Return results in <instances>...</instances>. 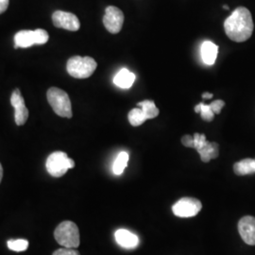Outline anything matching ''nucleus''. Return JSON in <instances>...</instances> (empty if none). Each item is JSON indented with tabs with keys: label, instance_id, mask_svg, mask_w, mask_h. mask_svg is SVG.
<instances>
[{
	"label": "nucleus",
	"instance_id": "1",
	"mask_svg": "<svg viewBox=\"0 0 255 255\" xmlns=\"http://www.w3.org/2000/svg\"><path fill=\"white\" fill-rule=\"evenodd\" d=\"M252 13L245 7H238L224 22L227 36L234 42L242 43L249 40L254 32Z\"/></svg>",
	"mask_w": 255,
	"mask_h": 255
},
{
	"label": "nucleus",
	"instance_id": "2",
	"mask_svg": "<svg viewBox=\"0 0 255 255\" xmlns=\"http://www.w3.org/2000/svg\"><path fill=\"white\" fill-rule=\"evenodd\" d=\"M97 66V62L91 57L74 56L68 60L66 70L75 79H87L94 74Z\"/></svg>",
	"mask_w": 255,
	"mask_h": 255
},
{
	"label": "nucleus",
	"instance_id": "3",
	"mask_svg": "<svg viewBox=\"0 0 255 255\" xmlns=\"http://www.w3.org/2000/svg\"><path fill=\"white\" fill-rule=\"evenodd\" d=\"M56 241L64 248L75 249L80 246V231L72 221H64L54 232Z\"/></svg>",
	"mask_w": 255,
	"mask_h": 255
},
{
	"label": "nucleus",
	"instance_id": "4",
	"mask_svg": "<svg viewBox=\"0 0 255 255\" xmlns=\"http://www.w3.org/2000/svg\"><path fill=\"white\" fill-rule=\"evenodd\" d=\"M47 101L59 117L66 119L72 118L73 114L71 101L67 93H65L64 90L57 87H51L47 91Z\"/></svg>",
	"mask_w": 255,
	"mask_h": 255
},
{
	"label": "nucleus",
	"instance_id": "5",
	"mask_svg": "<svg viewBox=\"0 0 255 255\" xmlns=\"http://www.w3.org/2000/svg\"><path fill=\"white\" fill-rule=\"evenodd\" d=\"M46 170L55 178H60L73 168L75 162L63 151H56L48 156L46 160Z\"/></svg>",
	"mask_w": 255,
	"mask_h": 255
},
{
	"label": "nucleus",
	"instance_id": "6",
	"mask_svg": "<svg viewBox=\"0 0 255 255\" xmlns=\"http://www.w3.org/2000/svg\"><path fill=\"white\" fill-rule=\"evenodd\" d=\"M193 148H195L199 152V154L201 155V161L203 163H208L211 160L219 157V144L216 142H208L204 134H194Z\"/></svg>",
	"mask_w": 255,
	"mask_h": 255
},
{
	"label": "nucleus",
	"instance_id": "7",
	"mask_svg": "<svg viewBox=\"0 0 255 255\" xmlns=\"http://www.w3.org/2000/svg\"><path fill=\"white\" fill-rule=\"evenodd\" d=\"M202 208L201 201L194 198H182L172 206L174 215L179 218H193Z\"/></svg>",
	"mask_w": 255,
	"mask_h": 255
},
{
	"label": "nucleus",
	"instance_id": "8",
	"mask_svg": "<svg viewBox=\"0 0 255 255\" xmlns=\"http://www.w3.org/2000/svg\"><path fill=\"white\" fill-rule=\"evenodd\" d=\"M124 23V14L121 9L109 6L105 9V14L103 16V24L106 29L113 33L117 34L122 29Z\"/></svg>",
	"mask_w": 255,
	"mask_h": 255
},
{
	"label": "nucleus",
	"instance_id": "9",
	"mask_svg": "<svg viewBox=\"0 0 255 255\" xmlns=\"http://www.w3.org/2000/svg\"><path fill=\"white\" fill-rule=\"evenodd\" d=\"M52 21L55 27L70 31H77L81 27L80 20L75 14L63 10H56L52 15Z\"/></svg>",
	"mask_w": 255,
	"mask_h": 255
},
{
	"label": "nucleus",
	"instance_id": "10",
	"mask_svg": "<svg viewBox=\"0 0 255 255\" xmlns=\"http://www.w3.org/2000/svg\"><path fill=\"white\" fill-rule=\"evenodd\" d=\"M10 103L15 111L14 119H15L16 125L18 126L24 125L28 118V111L19 89L12 92L10 97Z\"/></svg>",
	"mask_w": 255,
	"mask_h": 255
},
{
	"label": "nucleus",
	"instance_id": "11",
	"mask_svg": "<svg viewBox=\"0 0 255 255\" xmlns=\"http://www.w3.org/2000/svg\"><path fill=\"white\" fill-rule=\"evenodd\" d=\"M238 232L244 242L255 246V218L252 216H246L238 222Z\"/></svg>",
	"mask_w": 255,
	"mask_h": 255
},
{
	"label": "nucleus",
	"instance_id": "12",
	"mask_svg": "<svg viewBox=\"0 0 255 255\" xmlns=\"http://www.w3.org/2000/svg\"><path fill=\"white\" fill-rule=\"evenodd\" d=\"M115 237L118 244L125 249H133L139 244V238L136 235L132 234L128 230H118L115 234Z\"/></svg>",
	"mask_w": 255,
	"mask_h": 255
},
{
	"label": "nucleus",
	"instance_id": "13",
	"mask_svg": "<svg viewBox=\"0 0 255 255\" xmlns=\"http://www.w3.org/2000/svg\"><path fill=\"white\" fill-rule=\"evenodd\" d=\"M219 53V46L211 41H205L202 43L201 48V58L204 64L213 65L215 64Z\"/></svg>",
	"mask_w": 255,
	"mask_h": 255
},
{
	"label": "nucleus",
	"instance_id": "14",
	"mask_svg": "<svg viewBox=\"0 0 255 255\" xmlns=\"http://www.w3.org/2000/svg\"><path fill=\"white\" fill-rule=\"evenodd\" d=\"M36 45L34 30H20L14 36V48H27Z\"/></svg>",
	"mask_w": 255,
	"mask_h": 255
},
{
	"label": "nucleus",
	"instance_id": "15",
	"mask_svg": "<svg viewBox=\"0 0 255 255\" xmlns=\"http://www.w3.org/2000/svg\"><path fill=\"white\" fill-rule=\"evenodd\" d=\"M134 82L135 75L128 70L127 68H122L114 78V83L119 88L123 89L130 88Z\"/></svg>",
	"mask_w": 255,
	"mask_h": 255
},
{
	"label": "nucleus",
	"instance_id": "16",
	"mask_svg": "<svg viewBox=\"0 0 255 255\" xmlns=\"http://www.w3.org/2000/svg\"><path fill=\"white\" fill-rule=\"evenodd\" d=\"M234 171L237 176H246L255 173V158H247L234 164Z\"/></svg>",
	"mask_w": 255,
	"mask_h": 255
},
{
	"label": "nucleus",
	"instance_id": "17",
	"mask_svg": "<svg viewBox=\"0 0 255 255\" xmlns=\"http://www.w3.org/2000/svg\"><path fill=\"white\" fill-rule=\"evenodd\" d=\"M128 122L130 123V125L132 127H139L143 123H145L146 120L149 119L146 112L142 108H134V109L131 110L128 113Z\"/></svg>",
	"mask_w": 255,
	"mask_h": 255
},
{
	"label": "nucleus",
	"instance_id": "18",
	"mask_svg": "<svg viewBox=\"0 0 255 255\" xmlns=\"http://www.w3.org/2000/svg\"><path fill=\"white\" fill-rule=\"evenodd\" d=\"M128 158H129V156L126 151H122L119 153L114 163V166H113L114 173L116 175H121L124 172L125 168L127 167Z\"/></svg>",
	"mask_w": 255,
	"mask_h": 255
},
{
	"label": "nucleus",
	"instance_id": "19",
	"mask_svg": "<svg viewBox=\"0 0 255 255\" xmlns=\"http://www.w3.org/2000/svg\"><path fill=\"white\" fill-rule=\"evenodd\" d=\"M195 112H196L197 114L201 113V119H203L204 121H206V122L213 121L214 119H215V115H216V114L214 113V111H213L212 105H211V104L207 105V104H204V103L198 104V105L195 107Z\"/></svg>",
	"mask_w": 255,
	"mask_h": 255
},
{
	"label": "nucleus",
	"instance_id": "20",
	"mask_svg": "<svg viewBox=\"0 0 255 255\" xmlns=\"http://www.w3.org/2000/svg\"><path fill=\"white\" fill-rule=\"evenodd\" d=\"M140 108L146 112L147 117L149 119H153L158 117L159 115V109L156 107L154 101H143L137 104Z\"/></svg>",
	"mask_w": 255,
	"mask_h": 255
},
{
	"label": "nucleus",
	"instance_id": "21",
	"mask_svg": "<svg viewBox=\"0 0 255 255\" xmlns=\"http://www.w3.org/2000/svg\"><path fill=\"white\" fill-rule=\"evenodd\" d=\"M7 245L9 250L20 253V252L27 251L28 242L26 239H15V240H9Z\"/></svg>",
	"mask_w": 255,
	"mask_h": 255
},
{
	"label": "nucleus",
	"instance_id": "22",
	"mask_svg": "<svg viewBox=\"0 0 255 255\" xmlns=\"http://www.w3.org/2000/svg\"><path fill=\"white\" fill-rule=\"evenodd\" d=\"M34 31H35V37H36V45H45L49 38L47 31L42 28H38Z\"/></svg>",
	"mask_w": 255,
	"mask_h": 255
},
{
	"label": "nucleus",
	"instance_id": "23",
	"mask_svg": "<svg viewBox=\"0 0 255 255\" xmlns=\"http://www.w3.org/2000/svg\"><path fill=\"white\" fill-rule=\"evenodd\" d=\"M52 255H81L78 251L75 249H68V248H64V249H59Z\"/></svg>",
	"mask_w": 255,
	"mask_h": 255
},
{
	"label": "nucleus",
	"instance_id": "24",
	"mask_svg": "<svg viewBox=\"0 0 255 255\" xmlns=\"http://www.w3.org/2000/svg\"><path fill=\"white\" fill-rule=\"evenodd\" d=\"M182 144L186 147H192L194 146V136H191L189 134L184 135L182 138Z\"/></svg>",
	"mask_w": 255,
	"mask_h": 255
},
{
	"label": "nucleus",
	"instance_id": "25",
	"mask_svg": "<svg viewBox=\"0 0 255 255\" xmlns=\"http://www.w3.org/2000/svg\"><path fill=\"white\" fill-rule=\"evenodd\" d=\"M9 7V0H0V14L3 13Z\"/></svg>",
	"mask_w": 255,
	"mask_h": 255
},
{
	"label": "nucleus",
	"instance_id": "26",
	"mask_svg": "<svg viewBox=\"0 0 255 255\" xmlns=\"http://www.w3.org/2000/svg\"><path fill=\"white\" fill-rule=\"evenodd\" d=\"M213 94H210V93H203V95H202V98L203 99H212L213 98Z\"/></svg>",
	"mask_w": 255,
	"mask_h": 255
},
{
	"label": "nucleus",
	"instance_id": "27",
	"mask_svg": "<svg viewBox=\"0 0 255 255\" xmlns=\"http://www.w3.org/2000/svg\"><path fill=\"white\" fill-rule=\"evenodd\" d=\"M2 178H3V167L0 164V182L2 181Z\"/></svg>",
	"mask_w": 255,
	"mask_h": 255
},
{
	"label": "nucleus",
	"instance_id": "28",
	"mask_svg": "<svg viewBox=\"0 0 255 255\" xmlns=\"http://www.w3.org/2000/svg\"><path fill=\"white\" fill-rule=\"evenodd\" d=\"M223 9H229L230 8H229V6H227V5H224V6H223Z\"/></svg>",
	"mask_w": 255,
	"mask_h": 255
}]
</instances>
